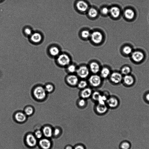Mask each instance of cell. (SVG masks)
Segmentation results:
<instances>
[{
	"label": "cell",
	"instance_id": "obj_41",
	"mask_svg": "<svg viewBox=\"0 0 149 149\" xmlns=\"http://www.w3.org/2000/svg\"><path fill=\"white\" fill-rule=\"evenodd\" d=\"M145 98L146 101L149 102V93L147 94L146 95Z\"/></svg>",
	"mask_w": 149,
	"mask_h": 149
},
{
	"label": "cell",
	"instance_id": "obj_35",
	"mask_svg": "<svg viewBox=\"0 0 149 149\" xmlns=\"http://www.w3.org/2000/svg\"><path fill=\"white\" fill-rule=\"evenodd\" d=\"M132 49L129 46H127L124 47L123 49V53L126 55H129L132 53Z\"/></svg>",
	"mask_w": 149,
	"mask_h": 149
},
{
	"label": "cell",
	"instance_id": "obj_28",
	"mask_svg": "<svg viewBox=\"0 0 149 149\" xmlns=\"http://www.w3.org/2000/svg\"><path fill=\"white\" fill-rule=\"evenodd\" d=\"M40 144L44 149H48L50 148L51 145L50 141L46 139L41 140L40 142Z\"/></svg>",
	"mask_w": 149,
	"mask_h": 149
},
{
	"label": "cell",
	"instance_id": "obj_42",
	"mask_svg": "<svg viewBox=\"0 0 149 149\" xmlns=\"http://www.w3.org/2000/svg\"><path fill=\"white\" fill-rule=\"evenodd\" d=\"M2 1V0H0V1Z\"/></svg>",
	"mask_w": 149,
	"mask_h": 149
},
{
	"label": "cell",
	"instance_id": "obj_4",
	"mask_svg": "<svg viewBox=\"0 0 149 149\" xmlns=\"http://www.w3.org/2000/svg\"><path fill=\"white\" fill-rule=\"evenodd\" d=\"M32 94L34 98L36 100L43 101L46 98L47 93L46 91L44 86L38 85L35 86L33 88Z\"/></svg>",
	"mask_w": 149,
	"mask_h": 149
},
{
	"label": "cell",
	"instance_id": "obj_6",
	"mask_svg": "<svg viewBox=\"0 0 149 149\" xmlns=\"http://www.w3.org/2000/svg\"><path fill=\"white\" fill-rule=\"evenodd\" d=\"M76 74L80 79H87L91 74L88 65L82 64L78 65Z\"/></svg>",
	"mask_w": 149,
	"mask_h": 149
},
{
	"label": "cell",
	"instance_id": "obj_25",
	"mask_svg": "<svg viewBox=\"0 0 149 149\" xmlns=\"http://www.w3.org/2000/svg\"><path fill=\"white\" fill-rule=\"evenodd\" d=\"M89 86L87 79H80L76 86L80 90L84 89Z\"/></svg>",
	"mask_w": 149,
	"mask_h": 149
},
{
	"label": "cell",
	"instance_id": "obj_34",
	"mask_svg": "<svg viewBox=\"0 0 149 149\" xmlns=\"http://www.w3.org/2000/svg\"><path fill=\"white\" fill-rule=\"evenodd\" d=\"M131 71V67L126 66L123 67L121 69L120 73L123 76H126L130 74Z\"/></svg>",
	"mask_w": 149,
	"mask_h": 149
},
{
	"label": "cell",
	"instance_id": "obj_31",
	"mask_svg": "<svg viewBox=\"0 0 149 149\" xmlns=\"http://www.w3.org/2000/svg\"><path fill=\"white\" fill-rule=\"evenodd\" d=\"M131 147V142L126 140L122 141L119 145L120 149H130Z\"/></svg>",
	"mask_w": 149,
	"mask_h": 149
},
{
	"label": "cell",
	"instance_id": "obj_27",
	"mask_svg": "<svg viewBox=\"0 0 149 149\" xmlns=\"http://www.w3.org/2000/svg\"><path fill=\"white\" fill-rule=\"evenodd\" d=\"M102 92L98 90L93 91L91 99L95 104L97 103L101 95Z\"/></svg>",
	"mask_w": 149,
	"mask_h": 149
},
{
	"label": "cell",
	"instance_id": "obj_7",
	"mask_svg": "<svg viewBox=\"0 0 149 149\" xmlns=\"http://www.w3.org/2000/svg\"><path fill=\"white\" fill-rule=\"evenodd\" d=\"M80 79L76 74H67L65 79L66 84L71 88H76Z\"/></svg>",
	"mask_w": 149,
	"mask_h": 149
},
{
	"label": "cell",
	"instance_id": "obj_8",
	"mask_svg": "<svg viewBox=\"0 0 149 149\" xmlns=\"http://www.w3.org/2000/svg\"><path fill=\"white\" fill-rule=\"evenodd\" d=\"M123 77L120 72L114 71H112L108 79L111 84L117 85L122 82Z\"/></svg>",
	"mask_w": 149,
	"mask_h": 149
},
{
	"label": "cell",
	"instance_id": "obj_16",
	"mask_svg": "<svg viewBox=\"0 0 149 149\" xmlns=\"http://www.w3.org/2000/svg\"><path fill=\"white\" fill-rule=\"evenodd\" d=\"M112 71L108 65H104L102 66L99 74L104 80L108 79Z\"/></svg>",
	"mask_w": 149,
	"mask_h": 149
},
{
	"label": "cell",
	"instance_id": "obj_11",
	"mask_svg": "<svg viewBox=\"0 0 149 149\" xmlns=\"http://www.w3.org/2000/svg\"><path fill=\"white\" fill-rule=\"evenodd\" d=\"M94 109L97 115H103L108 112L109 108L106 104L96 103L94 106Z\"/></svg>",
	"mask_w": 149,
	"mask_h": 149
},
{
	"label": "cell",
	"instance_id": "obj_9",
	"mask_svg": "<svg viewBox=\"0 0 149 149\" xmlns=\"http://www.w3.org/2000/svg\"><path fill=\"white\" fill-rule=\"evenodd\" d=\"M88 65L91 74H99L102 66L100 62L96 60L90 61Z\"/></svg>",
	"mask_w": 149,
	"mask_h": 149
},
{
	"label": "cell",
	"instance_id": "obj_5",
	"mask_svg": "<svg viewBox=\"0 0 149 149\" xmlns=\"http://www.w3.org/2000/svg\"><path fill=\"white\" fill-rule=\"evenodd\" d=\"M87 80L89 86L92 89H97L102 86L104 80L99 74H91Z\"/></svg>",
	"mask_w": 149,
	"mask_h": 149
},
{
	"label": "cell",
	"instance_id": "obj_12",
	"mask_svg": "<svg viewBox=\"0 0 149 149\" xmlns=\"http://www.w3.org/2000/svg\"><path fill=\"white\" fill-rule=\"evenodd\" d=\"M118 99L114 96H110L107 99L106 104L108 108L115 109L117 108L119 105Z\"/></svg>",
	"mask_w": 149,
	"mask_h": 149
},
{
	"label": "cell",
	"instance_id": "obj_26",
	"mask_svg": "<svg viewBox=\"0 0 149 149\" xmlns=\"http://www.w3.org/2000/svg\"><path fill=\"white\" fill-rule=\"evenodd\" d=\"M49 52L52 56L56 57L61 53L60 48L56 46L51 47L49 49Z\"/></svg>",
	"mask_w": 149,
	"mask_h": 149
},
{
	"label": "cell",
	"instance_id": "obj_3",
	"mask_svg": "<svg viewBox=\"0 0 149 149\" xmlns=\"http://www.w3.org/2000/svg\"><path fill=\"white\" fill-rule=\"evenodd\" d=\"M91 6L87 0H76L74 5V9L81 15H86Z\"/></svg>",
	"mask_w": 149,
	"mask_h": 149
},
{
	"label": "cell",
	"instance_id": "obj_18",
	"mask_svg": "<svg viewBox=\"0 0 149 149\" xmlns=\"http://www.w3.org/2000/svg\"><path fill=\"white\" fill-rule=\"evenodd\" d=\"M78 65L75 63L73 62L65 69L67 74H76Z\"/></svg>",
	"mask_w": 149,
	"mask_h": 149
},
{
	"label": "cell",
	"instance_id": "obj_15",
	"mask_svg": "<svg viewBox=\"0 0 149 149\" xmlns=\"http://www.w3.org/2000/svg\"><path fill=\"white\" fill-rule=\"evenodd\" d=\"M93 92V89L89 86L80 90L79 93V97L88 100V99L91 98Z\"/></svg>",
	"mask_w": 149,
	"mask_h": 149
},
{
	"label": "cell",
	"instance_id": "obj_40",
	"mask_svg": "<svg viewBox=\"0 0 149 149\" xmlns=\"http://www.w3.org/2000/svg\"><path fill=\"white\" fill-rule=\"evenodd\" d=\"M65 149H74V147L71 145H68L65 147Z\"/></svg>",
	"mask_w": 149,
	"mask_h": 149
},
{
	"label": "cell",
	"instance_id": "obj_32",
	"mask_svg": "<svg viewBox=\"0 0 149 149\" xmlns=\"http://www.w3.org/2000/svg\"><path fill=\"white\" fill-rule=\"evenodd\" d=\"M34 107L31 105H28L24 108V112L27 116L32 115L34 113Z\"/></svg>",
	"mask_w": 149,
	"mask_h": 149
},
{
	"label": "cell",
	"instance_id": "obj_13",
	"mask_svg": "<svg viewBox=\"0 0 149 149\" xmlns=\"http://www.w3.org/2000/svg\"><path fill=\"white\" fill-rule=\"evenodd\" d=\"M121 14L120 8L118 6L113 5L109 6V17L113 19L118 18Z\"/></svg>",
	"mask_w": 149,
	"mask_h": 149
},
{
	"label": "cell",
	"instance_id": "obj_24",
	"mask_svg": "<svg viewBox=\"0 0 149 149\" xmlns=\"http://www.w3.org/2000/svg\"><path fill=\"white\" fill-rule=\"evenodd\" d=\"M31 40L32 42L35 43L40 42L42 39L41 35L38 32H35L32 34L31 35Z\"/></svg>",
	"mask_w": 149,
	"mask_h": 149
},
{
	"label": "cell",
	"instance_id": "obj_1",
	"mask_svg": "<svg viewBox=\"0 0 149 149\" xmlns=\"http://www.w3.org/2000/svg\"><path fill=\"white\" fill-rule=\"evenodd\" d=\"M105 35L102 30L96 28L92 30L89 41L94 46H99L102 45L105 41Z\"/></svg>",
	"mask_w": 149,
	"mask_h": 149
},
{
	"label": "cell",
	"instance_id": "obj_14",
	"mask_svg": "<svg viewBox=\"0 0 149 149\" xmlns=\"http://www.w3.org/2000/svg\"><path fill=\"white\" fill-rule=\"evenodd\" d=\"M91 32L92 30L88 28H83L79 32V37L81 40L83 41H89Z\"/></svg>",
	"mask_w": 149,
	"mask_h": 149
},
{
	"label": "cell",
	"instance_id": "obj_37",
	"mask_svg": "<svg viewBox=\"0 0 149 149\" xmlns=\"http://www.w3.org/2000/svg\"><path fill=\"white\" fill-rule=\"evenodd\" d=\"M74 149H86L85 147L82 144H78L74 147Z\"/></svg>",
	"mask_w": 149,
	"mask_h": 149
},
{
	"label": "cell",
	"instance_id": "obj_23",
	"mask_svg": "<svg viewBox=\"0 0 149 149\" xmlns=\"http://www.w3.org/2000/svg\"><path fill=\"white\" fill-rule=\"evenodd\" d=\"M76 105L79 109H84L87 106L88 102L87 100L79 97L76 101Z\"/></svg>",
	"mask_w": 149,
	"mask_h": 149
},
{
	"label": "cell",
	"instance_id": "obj_29",
	"mask_svg": "<svg viewBox=\"0 0 149 149\" xmlns=\"http://www.w3.org/2000/svg\"><path fill=\"white\" fill-rule=\"evenodd\" d=\"M125 18L127 19L131 20L133 19L135 16V13L134 11L131 9H126L124 13Z\"/></svg>",
	"mask_w": 149,
	"mask_h": 149
},
{
	"label": "cell",
	"instance_id": "obj_2",
	"mask_svg": "<svg viewBox=\"0 0 149 149\" xmlns=\"http://www.w3.org/2000/svg\"><path fill=\"white\" fill-rule=\"evenodd\" d=\"M72 62L71 55L67 52L61 53L56 59V63L59 67L65 68Z\"/></svg>",
	"mask_w": 149,
	"mask_h": 149
},
{
	"label": "cell",
	"instance_id": "obj_39",
	"mask_svg": "<svg viewBox=\"0 0 149 149\" xmlns=\"http://www.w3.org/2000/svg\"><path fill=\"white\" fill-rule=\"evenodd\" d=\"M24 32L28 36H31L32 34L31 30L29 28H26L25 29Z\"/></svg>",
	"mask_w": 149,
	"mask_h": 149
},
{
	"label": "cell",
	"instance_id": "obj_38",
	"mask_svg": "<svg viewBox=\"0 0 149 149\" xmlns=\"http://www.w3.org/2000/svg\"><path fill=\"white\" fill-rule=\"evenodd\" d=\"M61 133V131L59 128H56L53 132L54 135L56 136L59 135Z\"/></svg>",
	"mask_w": 149,
	"mask_h": 149
},
{
	"label": "cell",
	"instance_id": "obj_36",
	"mask_svg": "<svg viewBox=\"0 0 149 149\" xmlns=\"http://www.w3.org/2000/svg\"><path fill=\"white\" fill-rule=\"evenodd\" d=\"M42 133L40 131H37L35 133L36 138L38 139H40L42 138Z\"/></svg>",
	"mask_w": 149,
	"mask_h": 149
},
{
	"label": "cell",
	"instance_id": "obj_33",
	"mask_svg": "<svg viewBox=\"0 0 149 149\" xmlns=\"http://www.w3.org/2000/svg\"><path fill=\"white\" fill-rule=\"evenodd\" d=\"M43 133L46 137L50 138L52 136L53 133L51 128L46 127L43 129Z\"/></svg>",
	"mask_w": 149,
	"mask_h": 149
},
{
	"label": "cell",
	"instance_id": "obj_22",
	"mask_svg": "<svg viewBox=\"0 0 149 149\" xmlns=\"http://www.w3.org/2000/svg\"><path fill=\"white\" fill-rule=\"evenodd\" d=\"M26 141L28 145L30 147L34 146L37 143L36 138L32 134H29L27 136Z\"/></svg>",
	"mask_w": 149,
	"mask_h": 149
},
{
	"label": "cell",
	"instance_id": "obj_21",
	"mask_svg": "<svg viewBox=\"0 0 149 149\" xmlns=\"http://www.w3.org/2000/svg\"><path fill=\"white\" fill-rule=\"evenodd\" d=\"M100 16L106 17L109 16V6L104 5L99 9Z\"/></svg>",
	"mask_w": 149,
	"mask_h": 149
},
{
	"label": "cell",
	"instance_id": "obj_10",
	"mask_svg": "<svg viewBox=\"0 0 149 149\" xmlns=\"http://www.w3.org/2000/svg\"><path fill=\"white\" fill-rule=\"evenodd\" d=\"M85 15L90 20H96L100 16L99 9L96 6L91 5Z\"/></svg>",
	"mask_w": 149,
	"mask_h": 149
},
{
	"label": "cell",
	"instance_id": "obj_20",
	"mask_svg": "<svg viewBox=\"0 0 149 149\" xmlns=\"http://www.w3.org/2000/svg\"><path fill=\"white\" fill-rule=\"evenodd\" d=\"M27 118V115L24 111H18L15 113V118L16 120L19 122H23L25 121Z\"/></svg>",
	"mask_w": 149,
	"mask_h": 149
},
{
	"label": "cell",
	"instance_id": "obj_19",
	"mask_svg": "<svg viewBox=\"0 0 149 149\" xmlns=\"http://www.w3.org/2000/svg\"><path fill=\"white\" fill-rule=\"evenodd\" d=\"M122 81L126 85L131 86L134 84V77L129 74L123 76Z\"/></svg>",
	"mask_w": 149,
	"mask_h": 149
},
{
	"label": "cell",
	"instance_id": "obj_30",
	"mask_svg": "<svg viewBox=\"0 0 149 149\" xmlns=\"http://www.w3.org/2000/svg\"><path fill=\"white\" fill-rule=\"evenodd\" d=\"M44 88L48 93H51L53 92L55 90V86L52 83H48L46 84L44 86Z\"/></svg>",
	"mask_w": 149,
	"mask_h": 149
},
{
	"label": "cell",
	"instance_id": "obj_17",
	"mask_svg": "<svg viewBox=\"0 0 149 149\" xmlns=\"http://www.w3.org/2000/svg\"><path fill=\"white\" fill-rule=\"evenodd\" d=\"M144 58L143 53L139 51H135L131 54V58L136 63L141 62Z\"/></svg>",
	"mask_w": 149,
	"mask_h": 149
}]
</instances>
